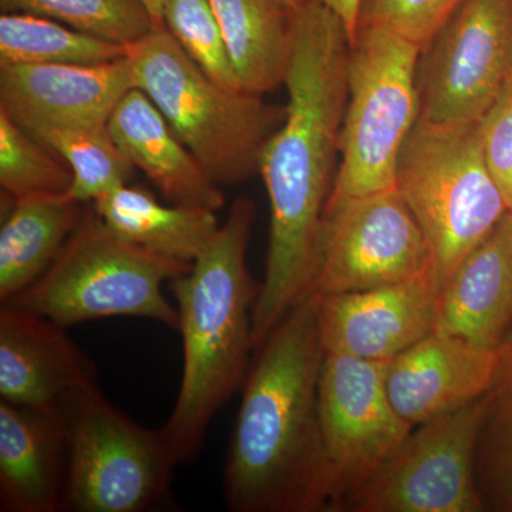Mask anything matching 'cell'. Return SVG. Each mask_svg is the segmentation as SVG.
<instances>
[{"label":"cell","mask_w":512,"mask_h":512,"mask_svg":"<svg viewBox=\"0 0 512 512\" xmlns=\"http://www.w3.org/2000/svg\"><path fill=\"white\" fill-rule=\"evenodd\" d=\"M348 56V32L339 16L318 0H305L293 15L288 113L259 161L271 228L252 322L254 350L293 306L311 296L348 101Z\"/></svg>","instance_id":"6da1fadb"},{"label":"cell","mask_w":512,"mask_h":512,"mask_svg":"<svg viewBox=\"0 0 512 512\" xmlns=\"http://www.w3.org/2000/svg\"><path fill=\"white\" fill-rule=\"evenodd\" d=\"M256 352L225 464L228 510L329 511L319 420L325 350L315 296L293 306Z\"/></svg>","instance_id":"7a4b0ae2"},{"label":"cell","mask_w":512,"mask_h":512,"mask_svg":"<svg viewBox=\"0 0 512 512\" xmlns=\"http://www.w3.org/2000/svg\"><path fill=\"white\" fill-rule=\"evenodd\" d=\"M254 202L238 198L187 274L170 282L183 335L180 393L161 429L177 466L197 458L215 414L249 370L252 322L261 284L247 264Z\"/></svg>","instance_id":"3957f363"},{"label":"cell","mask_w":512,"mask_h":512,"mask_svg":"<svg viewBox=\"0 0 512 512\" xmlns=\"http://www.w3.org/2000/svg\"><path fill=\"white\" fill-rule=\"evenodd\" d=\"M126 49L137 89L156 104L215 183L238 184L259 174L262 151L284 124L286 106L214 82L165 28Z\"/></svg>","instance_id":"277c9868"},{"label":"cell","mask_w":512,"mask_h":512,"mask_svg":"<svg viewBox=\"0 0 512 512\" xmlns=\"http://www.w3.org/2000/svg\"><path fill=\"white\" fill-rule=\"evenodd\" d=\"M478 123L417 120L397 165V191L426 239L439 293L508 212L485 164Z\"/></svg>","instance_id":"5b68a950"},{"label":"cell","mask_w":512,"mask_h":512,"mask_svg":"<svg viewBox=\"0 0 512 512\" xmlns=\"http://www.w3.org/2000/svg\"><path fill=\"white\" fill-rule=\"evenodd\" d=\"M191 266L116 237L89 204L45 274L3 305L35 312L63 328L128 316L178 330L177 306L165 298L164 284Z\"/></svg>","instance_id":"8992f818"},{"label":"cell","mask_w":512,"mask_h":512,"mask_svg":"<svg viewBox=\"0 0 512 512\" xmlns=\"http://www.w3.org/2000/svg\"><path fill=\"white\" fill-rule=\"evenodd\" d=\"M420 53L386 30H357L349 45L340 165L329 201L397 190L400 154L420 116Z\"/></svg>","instance_id":"52a82bcc"},{"label":"cell","mask_w":512,"mask_h":512,"mask_svg":"<svg viewBox=\"0 0 512 512\" xmlns=\"http://www.w3.org/2000/svg\"><path fill=\"white\" fill-rule=\"evenodd\" d=\"M60 407L69 439L64 511L144 512L164 503L177 463L163 429H144L97 383Z\"/></svg>","instance_id":"ba28073f"},{"label":"cell","mask_w":512,"mask_h":512,"mask_svg":"<svg viewBox=\"0 0 512 512\" xmlns=\"http://www.w3.org/2000/svg\"><path fill=\"white\" fill-rule=\"evenodd\" d=\"M485 396L414 427L392 457L343 510L355 512H480L477 450Z\"/></svg>","instance_id":"9c48e42d"},{"label":"cell","mask_w":512,"mask_h":512,"mask_svg":"<svg viewBox=\"0 0 512 512\" xmlns=\"http://www.w3.org/2000/svg\"><path fill=\"white\" fill-rule=\"evenodd\" d=\"M427 275L429 248L399 191L328 202L311 295L366 291Z\"/></svg>","instance_id":"30bf717a"},{"label":"cell","mask_w":512,"mask_h":512,"mask_svg":"<svg viewBox=\"0 0 512 512\" xmlns=\"http://www.w3.org/2000/svg\"><path fill=\"white\" fill-rule=\"evenodd\" d=\"M512 82V0H461L420 53L419 120L480 121Z\"/></svg>","instance_id":"8fae6325"},{"label":"cell","mask_w":512,"mask_h":512,"mask_svg":"<svg viewBox=\"0 0 512 512\" xmlns=\"http://www.w3.org/2000/svg\"><path fill=\"white\" fill-rule=\"evenodd\" d=\"M389 362L325 353L319 420L328 468L329 511L346 501L392 457L414 427L396 413L386 390Z\"/></svg>","instance_id":"7c38bea8"},{"label":"cell","mask_w":512,"mask_h":512,"mask_svg":"<svg viewBox=\"0 0 512 512\" xmlns=\"http://www.w3.org/2000/svg\"><path fill=\"white\" fill-rule=\"evenodd\" d=\"M325 353L390 362L436 328L430 275L366 291L313 295Z\"/></svg>","instance_id":"4fadbf2b"},{"label":"cell","mask_w":512,"mask_h":512,"mask_svg":"<svg viewBox=\"0 0 512 512\" xmlns=\"http://www.w3.org/2000/svg\"><path fill=\"white\" fill-rule=\"evenodd\" d=\"M134 87L127 56L100 64L0 67V109L26 131L107 126L117 104Z\"/></svg>","instance_id":"5bb4252c"},{"label":"cell","mask_w":512,"mask_h":512,"mask_svg":"<svg viewBox=\"0 0 512 512\" xmlns=\"http://www.w3.org/2000/svg\"><path fill=\"white\" fill-rule=\"evenodd\" d=\"M57 325L26 309L0 308V397L16 406H62L77 390L97 383L89 357Z\"/></svg>","instance_id":"9a60e30c"},{"label":"cell","mask_w":512,"mask_h":512,"mask_svg":"<svg viewBox=\"0 0 512 512\" xmlns=\"http://www.w3.org/2000/svg\"><path fill=\"white\" fill-rule=\"evenodd\" d=\"M495 366L497 350L433 332L387 363L386 390L396 413L417 427L485 396Z\"/></svg>","instance_id":"2e32d148"},{"label":"cell","mask_w":512,"mask_h":512,"mask_svg":"<svg viewBox=\"0 0 512 512\" xmlns=\"http://www.w3.org/2000/svg\"><path fill=\"white\" fill-rule=\"evenodd\" d=\"M67 457L62 407L0 402V510L64 511Z\"/></svg>","instance_id":"e0dca14e"},{"label":"cell","mask_w":512,"mask_h":512,"mask_svg":"<svg viewBox=\"0 0 512 512\" xmlns=\"http://www.w3.org/2000/svg\"><path fill=\"white\" fill-rule=\"evenodd\" d=\"M512 329V214L458 265L437 298L434 332L497 350Z\"/></svg>","instance_id":"ac0fdd59"},{"label":"cell","mask_w":512,"mask_h":512,"mask_svg":"<svg viewBox=\"0 0 512 512\" xmlns=\"http://www.w3.org/2000/svg\"><path fill=\"white\" fill-rule=\"evenodd\" d=\"M107 127L127 160L147 175L170 204L212 211L224 207L220 184L177 137L146 93L131 89L111 113Z\"/></svg>","instance_id":"d6986e66"},{"label":"cell","mask_w":512,"mask_h":512,"mask_svg":"<svg viewBox=\"0 0 512 512\" xmlns=\"http://www.w3.org/2000/svg\"><path fill=\"white\" fill-rule=\"evenodd\" d=\"M92 205L116 237L185 264H194L221 227L217 211L164 205L144 188L130 184L97 198Z\"/></svg>","instance_id":"ffe728a7"},{"label":"cell","mask_w":512,"mask_h":512,"mask_svg":"<svg viewBox=\"0 0 512 512\" xmlns=\"http://www.w3.org/2000/svg\"><path fill=\"white\" fill-rule=\"evenodd\" d=\"M84 205L67 194L12 198L0 228V302L45 274L82 221Z\"/></svg>","instance_id":"44dd1931"},{"label":"cell","mask_w":512,"mask_h":512,"mask_svg":"<svg viewBox=\"0 0 512 512\" xmlns=\"http://www.w3.org/2000/svg\"><path fill=\"white\" fill-rule=\"evenodd\" d=\"M245 92L285 84L293 49V15L284 0H210Z\"/></svg>","instance_id":"7402d4cb"},{"label":"cell","mask_w":512,"mask_h":512,"mask_svg":"<svg viewBox=\"0 0 512 512\" xmlns=\"http://www.w3.org/2000/svg\"><path fill=\"white\" fill-rule=\"evenodd\" d=\"M126 46L79 32L56 20L3 13L0 67L23 64H100L126 56Z\"/></svg>","instance_id":"603a6c76"},{"label":"cell","mask_w":512,"mask_h":512,"mask_svg":"<svg viewBox=\"0 0 512 512\" xmlns=\"http://www.w3.org/2000/svg\"><path fill=\"white\" fill-rule=\"evenodd\" d=\"M28 133L69 165L73 184L67 195L83 204L130 183L136 171L107 126H45Z\"/></svg>","instance_id":"cb8c5ba5"},{"label":"cell","mask_w":512,"mask_h":512,"mask_svg":"<svg viewBox=\"0 0 512 512\" xmlns=\"http://www.w3.org/2000/svg\"><path fill=\"white\" fill-rule=\"evenodd\" d=\"M3 13L56 20L79 32L128 46L157 28L141 0H0Z\"/></svg>","instance_id":"d4e9b609"},{"label":"cell","mask_w":512,"mask_h":512,"mask_svg":"<svg viewBox=\"0 0 512 512\" xmlns=\"http://www.w3.org/2000/svg\"><path fill=\"white\" fill-rule=\"evenodd\" d=\"M485 419L478 443L480 491L512 510V329L497 348L491 389L485 394Z\"/></svg>","instance_id":"484cf974"},{"label":"cell","mask_w":512,"mask_h":512,"mask_svg":"<svg viewBox=\"0 0 512 512\" xmlns=\"http://www.w3.org/2000/svg\"><path fill=\"white\" fill-rule=\"evenodd\" d=\"M0 109V185L9 197L66 195L73 184L69 165Z\"/></svg>","instance_id":"4316f807"},{"label":"cell","mask_w":512,"mask_h":512,"mask_svg":"<svg viewBox=\"0 0 512 512\" xmlns=\"http://www.w3.org/2000/svg\"><path fill=\"white\" fill-rule=\"evenodd\" d=\"M165 29L214 82L244 90L210 0H163Z\"/></svg>","instance_id":"83f0119b"},{"label":"cell","mask_w":512,"mask_h":512,"mask_svg":"<svg viewBox=\"0 0 512 512\" xmlns=\"http://www.w3.org/2000/svg\"><path fill=\"white\" fill-rule=\"evenodd\" d=\"M461 0H359L360 28L386 30L423 52Z\"/></svg>","instance_id":"f1b7e54d"},{"label":"cell","mask_w":512,"mask_h":512,"mask_svg":"<svg viewBox=\"0 0 512 512\" xmlns=\"http://www.w3.org/2000/svg\"><path fill=\"white\" fill-rule=\"evenodd\" d=\"M478 127L485 164L512 214V82L481 117Z\"/></svg>","instance_id":"f546056e"},{"label":"cell","mask_w":512,"mask_h":512,"mask_svg":"<svg viewBox=\"0 0 512 512\" xmlns=\"http://www.w3.org/2000/svg\"><path fill=\"white\" fill-rule=\"evenodd\" d=\"M336 13L348 32L349 45L356 39L359 0H318Z\"/></svg>","instance_id":"4dcf8cb0"},{"label":"cell","mask_w":512,"mask_h":512,"mask_svg":"<svg viewBox=\"0 0 512 512\" xmlns=\"http://www.w3.org/2000/svg\"><path fill=\"white\" fill-rule=\"evenodd\" d=\"M146 5L157 28H165L163 22V0H141Z\"/></svg>","instance_id":"1f68e13d"},{"label":"cell","mask_w":512,"mask_h":512,"mask_svg":"<svg viewBox=\"0 0 512 512\" xmlns=\"http://www.w3.org/2000/svg\"><path fill=\"white\" fill-rule=\"evenodd\" d=\"M303 2H305V0H284L285 5L288 6L292 12H295L296 9L301 8Z\"/></svg>","instance_id":"d6a6232c"}]
</instances>
